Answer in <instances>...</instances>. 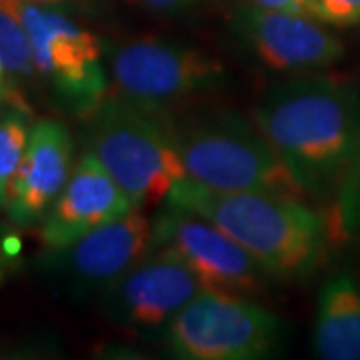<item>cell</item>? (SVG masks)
Masks as SVG:
<instances>
[{
	"label": "cell",
	"instance_id": "8fae6325",
	"mask_svg": "<svg viewBox=\"0 0 360 360\" xmlns=\"http://www.w3.org/2000/svg\"><path fill=\"white\" fill-rule=\"evenodd\" d=\"M200 290V281L179 257L155 248L104 290L101 304L106 319L116 326L165 333Z\"/></svg>",
	"mask_w": 360,
	"mask_h": 360
},
{
	"label": "cell",
	"instance_id": "8992f818",
	"mask_svg": "<svg viewBox=\"0 0 360 360\" xmlns=\"http://www.w3.org/2000/svg\"><path fill=\"white\" fill-rule=\"evenodd\" d=\"M11 4L26 28L40 86L58 108L86 120L108 90L103 40L75 14L28 0Z\"/></svg>",
	"mask_w": 360,
	"mask_h": 360
},
{
	"label": "cell",
	"instance_id": "7402d4cb",
	"mask_svg": "<svg viewBox=\"0 0 360 360\" xmlns=\"http://www.w3.org/2000/svg\"><path fill=\"white\" fill-rule=\"evenodd\" d=\"M0 92H4V98H8V82H6V72H4L2 60H0Z\"/></svg>",
	"mask_w": 360,
	"mask_h": 360
},
{
	"label": "cell",
	"instance_id": "e0dca14e",
	"mask_svg": "<svg viewBox=\"0 0 360 360\" xmlns=\"http://www.w3.org/2000/svg\"><path fill=\"white\" fill-rule=\"evenodd\" d=\"M307 14L326 26H354L360 22V0H309Z\"/></svg>",
	"mask_w": 360,
	"mask_h": 360
},
{
	"label": "cell",
	"instance_id": "277c9868",
	"mask_svg": "<svg viewBox=\"0 0 360 360\" xmlns=\"http://www.w3.org/2000/svg\"><path fill=\"white\" fill-rule=\"evenodd\" d=\"M86 150L141 210L167 202L172 186L186 179L165 120L115 94L86 118Z\"/></svg>",
	"mask_w": 360,
	"mask_h": 360
},
{
	"label": "cell",
	"instance_id": "3957f363",
	"mask_svg": "<svg viewBox=\"0 0 360 360\" xmlns=\"http://www.w3.org/2000/svg\"><path fill=\"white\" fill-rule=\"evenodd\" d=\"M160 118L179 150L186 179L214 191L307 200L309 191L255 122L231 110Z\"/></svg>",
	"mask_w": 360,
	"mask_h": 360
},
{
	"label": "cell",
	"instance_id": "ac0fdd59",
	"mask_svg": "<svg viewBox=\"0 0 360 360\" xmlns=\"http://www.w3.org/2000/svg\"><path fill=\"white\" fill-rule=\"evenodd\" d=\"M122 2L148 14L172 16V18L193 14L208 4V0H122Z\"/></svg>",
	"mask_w": 360,
	"mask_h": 360
},
{
	"label": "cell",
	"instance_id": "4fadbf2b",
	"mask_svg": "<svg viewBox=\"0 0 360 360\" xmlns=\"http://www.w3.org/2000/svg\"><path fill=\"white\" fill-rule=\"evenodd\" d=\"M134 206L92 153H84L72 168L65 191L39 224L46 250L72 245L108 220L127 214Z\"/></svg>",
	"mask_w": 360,
	"mask_h": 360
},
{
	"label": "cell",
	"instance_id": "6da1fadb",
	"mask_svg": "<svg viewBox=\"0 0 360 360\" xmlns=\"http://www.w3.org/2000/svg\"><path fill=\"white\" fill-rule=\"evenodd\" d=\"M252 122L309 194H328L360 160V92L354 82L296 77L274 84Z\"/></svg>",
	"mask_w": 360,
	"mask_h": 360
},
{
	"label": "cell",
	"instance_id": "7c38bea8",
	"mask_svg": "<svg viewBox=\"0 0 360 360\" xmlns=\"http://www.w3.org/2000/svg\"><path fill=\"white\" fill-rule=\"evenodd\" d=\"M75 168V141L63 122L42 118L30 129L20 167L4 205L14 229L39 226Z\"/></svg>",
	"mask_w": 360,
	"mask_h": 360
},
{
	"label": "cell",
	"instance_id": "52a82bcc",
	"mask_svg": "<svg viewBox=\"0 0 360 360\" xmlns=\"http://www.w3.org/2000/svg\"><path fill=\"white\" fill-rule=\"evenodd\" d=\"M165 345L184 360H258L284 338L283 322L252 298L200 290L170 321Z\"/></svg>",
	"mask_w": 360,
	"mask_h": 360
},
{
	"label": "cell",
	"instance_id": "ba28073f",
	"mask_svg": "<svg viewBox=\"0 0 360 360\" xmlns=\"http://www.w3.org/2000/svg\"><path fill=\"white\" fill-rule=\"evenodd\" d=\"M155 250L153 220L132 208L72 245L40 255L39 269L75 298L103 295L110 284Z\"/></svg>",
	"mask_w": 360,
	"mask_h": 360
},
{
	"label": "cell",
	"instance_id": "603a6c76",
	"mask_svg": "<svg viewBox=\"0 0 360 360\" xmlns=\"http://www.w3.org/2000/svg\"><path fill=\"white\" fill-rule=\"evenodd\" d=\"M4 104H6V98H4V92H0V112H2V108H4Z\"/></svg>",
	"mask_w": 360,
	"mask_h": 360
},
{
	"label": "cell",
	"instance_id": "5b68a950",
	"mask_svg": "<svg viewBox=\"0 0 360 360\" xmlns=\"http://www.w3.org/2000/svg\"><path fill=\"white\" fill-rule=\"evenodd\" d=\"M106 70L115 96L156 116H167L229 82L220 58L168 37H139L106 49Z\"/></svg>",
	"mask_w": 360,
	"mask_h": 360
},
{
	"label": "cell",
	"instance_id": "d6986e66",
	"mask_svg": "<svg viewBox=\"0 0 360 360\" xmlns=\"http://www.w3.org/2000/svg\"><path fill=\"white\" fill-rule=\"evenodd\" d=\"M13 222H4L0 219V288L6 281V276L16 269V262L20 257V238L13 231Z\"/></svg>",
	"mask_w": 360,
	"mask_h": 360
},
{
	"label": "cell",
	"instance_id": "7a4b0ae2",
	"mask_svg": "<svg viewBox=\"0 0 360 360\" xmlns=\"http://www.w3.org/2000/svg\"><path fill=\"white\" fill-rule=\"evenodd\" d=\"M165 205L219 226L276 281L309 278L326 255V222L307 200L269 193H226L182 179Z\"/></svg>",
	"mask_w": 360,
	"mask_h": 360
},
{
	"label": "cell",
	"instance_id": "9c48e42d",
	"mask_svg": "<svg viewBox=\"0 0 360 360\" xmlns=\"http://www.w3.org/2000/svg\"><path fill=\"white\" fill-rule=\"evenodd\" d=\"M155 248L179 257L196 274L202 290L257 298L269 274L226 232L188 210L165 205L153 220Z\"/></svg>",
	"mask_w": 360,
	"mask_h": 360
},
{
	"label": "cell",
	"instance_id": "ffe728a7",
	"mask_svg": "<svg viewBox=\"0 0 360 360\" xmlns=\"http://www.w3.org/2000/svg\"><path fill=\"white\" fill-rule=\"evenodd\" d=\"M245 2L262 11H276V13L307 14L309 8V0H245Z\"/></svg>",
	"mask_w": 360,
	"mask_h": 360
},
{
	"label": "cell",
	"instance_id": "2e32d148",
	"mask_svg": "<svg viewBox=\"0 0 360 360\" xmlns=\"http://www.w3.org/2000/svg\"><path fill=\"white\" fill-rule=\"evenodd\" d=\"M32 124V110L4 104L0 112V208L6 205L14 174L25 156Z\"/></svg>",
	"mask_w": 360,
	"mask_h": 360
},
{
	"label": "cell",
	"instance_id": "30bf717a",
	"mask_svg": "<svg viewBox=\"0 0 360 360\" xmlns=\"http://www.w3.org/2000/svg\"><path fill=\"white\" fill-rule=\"evenodd\" d=\"M231 25L240 46L270 72L307 75L345 56L340 39L309 14L262 11L243 2Z\"/></svg>",
	"mask_w": 360,
	"mask_h": 360
},
{
	"label": "cell",
	"instance_id": "44dd1931",
	"mask_svg": "<svg viewBox=\"0 0 360 360\" xmlns=\"http://www.w3.org/2000/svg\"><path fill=\"white\" fill-rule=\"evenodd\" d=\"M28 2H34V4H42V6H52V8H58V11H65L70 14H92L98 0H28Z\"/></svg>",
	"mask_w": 360,
	"mask_h": 360
},
{
	"label": "cell",
	"instance_id": "5bb4252c",
	"mask_svg": "<svg viewBox=\"0 0 360 360\" xmlns=\"http://www.w3.org/2000/svg\"><path fill=\"white\" fill-rule=\"evenodd\" d=\"M314 350L326 360H360V284L350 274H333L322 284Z\"/></svg>",
	"mask_w": 360,
	"mask_h": 360
},
{
	"label": "cell",
	"instance_id": "9a60e30c",
	"mask_svg": "<svg viewBox=\"0 0 360 360\" xmlns=\"http://www.w3.org/2000/svg\"><path fill=\"white\" fill-rule=\"evenodd\" d=\"M0 60L8 82L6 103L32 110L28 92L40 89L39 75L26 28L11 0H0Z\"/></svg>",
	"mask_w": 360,
	"mask_h": 360
}]
</instances>
